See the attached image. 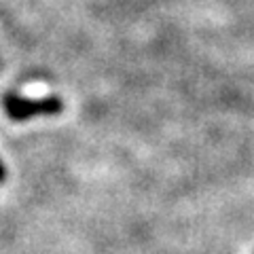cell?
Wrapping results in <instances>:
<instances>
[{"instance_id": "7a4b0ae2", "label": "cell", "mask_w": 254, "mask_h": 254, "mask_svg": "<svg viewBox=\"0 0 254 254\" xmlns=\"http://www.w3.org/2000/svg\"><path fill=\"white\" fill-rule=\"evenodd\" d=\"M4 178V168H2V163H0V180Z\"/></svg>"}, {"instance_id": "6da1fadb", "label": "cell", "mask_w": 254, "mask_h": 254, "mask_svg": "<svg viewBox=\"0 0 254 254\" xmlns=\"http://www.w3.org/2000/svg\"><path fill=\"white\" fill-rule=\"evenodd\" d=\"M62 102L58 98L49 100H19L9 95L6 98V113L13 119H26L30 115H43V113H60Z\"/></svg>"}]
</instances>
